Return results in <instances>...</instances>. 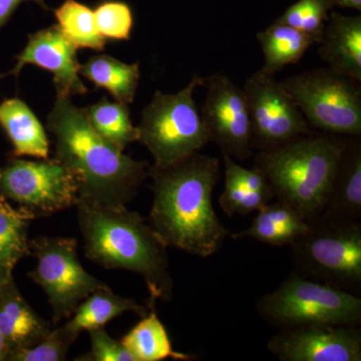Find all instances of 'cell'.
I'll return each mask as SVG.
<instances>
[{"mask_svg": "<svg viewBox=\"0 0 361 361\" xmlns=\"http://www.w3.org/2000/svg\"><path fill=\"white\" fill-rule=\"evenodd\" d=\"M148 175L154 193L149 225L166 246L201 258L217 253L230 235L212 202L220 161L198 152L169 167L149 166Z\"/></svg>", "mask_w": 361, "mask_h": 361, "instance_id": "1", "label": "cell"}, {"mask_svg": "<svg viewBox=\"0 0 361 361\" xmlns=\"http://www.w3.org/2000/svg\"><path fill=\"white\" fill-rule=\"evenodd\" d=\"M47 127L54 135V158L77 180L78 201L126 206L149 177L148 164L125 155L97 134L85 109L75 106L71 97L56 96Z\"/></svg>", "mask_w": 361, "mask_h": 361, "instance_id": "2", "label": "cell"}, {"mask_svg": "<svg viewBox=\"0 0 361 361\" xmlns=\"http://www.w3.org/2000/svg\"><path fill=\"white\" fill-rule=\"evenodd\" d=\"M75 206L87 258L106 269L128 270L144 278L149 306L172 299L168 247L139 213L126 206L80 200Z\"/></svg>", "mask_w": 361, "mask_h": 361, "instance_id": "3", "label": "cell"}, {"mask_svg": "<svg viewBox=\"0 0 361 361\" xmlns=\"http://www.w3.org/2000/svg\"><path fill=\"white\" fill-rule=\"evenodd\" d=\"M348 140L310 132L274 149L258 152L254 168L262 172L274 197L307 221L322 215Z\"/></svg>", "mask_w": 361, "mask_h": 361, "instance_id": "4", "label": "cell"}, {"mask_svg": "<svg viewBox=\"0 0 361 361\" xmlns=\"http://www.w3.org/2000/svg\"><path fill=\"white\" fill-rule=\"evenodd\" d=\"M205 78L194 75L189 84L175 92L156 90L151 103L142 111L137 126L139 139L158 168L169 167L198 153L211 141L194 92L204 85Z\"/></svg>", "mask_w": 361, "mask_h": 361, "instance_id": "5", "label": "cell"}, {"mask_svg": "<svg viewBox=\"0 0 361 361\" xmlns=\"http://www.w3.org/2000/svg\"><path fill=\"white\" fill-rule=\"evenodd\" d=\"M259 314L278 329L305 325L361 323V298L338 287L292 272L256 303Z\"/></svg>", "mask_w": 361, "mask_h": 361, "instance_id": "6", "label": "cell"}, {"mask_svg": "<svg viewBox=\"0 0 361 361\" xmlns=\"http://www.w3.org/2000/svg\"><path fill=\"white\" fill-rule=\"evenodd\" d=\"M291 244L294 272L357 294L361 288V223L319 217Z\"/></svg>", "mask_w": 361, "mask_h": 361, "instance_id": "7", "label": "cell"}, {"mask_svg": "<svg viewBox=\"0 0 361 361\" xmlns=\"http://www.w3.org/2000/svg\"><path fill=\"white\" fill-rule=\"evenodd\" d=\"M280 84L310 128L342 137H360V82L322 68L286 78Z\"/></svg>", "mask_w": 361, "mask_h": 361, "instance_id": "8", "label": "cell"}, {"mask_svg": "<svg viewBox=\"0 0 361 361\" xmlns=\"http://www.w3.org/2000/svg\"><path fill=\"white\" fill-rule=\"evenodd\" d=\"M37 264L28 276L42 287L51 305L52 325L68 319L92 292L108 286L85 270L78 242L68 237H37L30 242Z\"/></svg>", "mask_w": 361, "mask_h": 361, "instance_id": "9", "label": "cell"}, {"mask_svg": "<svg viewBox=\"0 0 361 361\" xmlns=\"http://www.w3.org/2000/svg\"><path fill=\"white\" fill-rule=\"evenodd\" d=\"M0 193L37 219L75 206L78 187L58 159L16 158L0 168Z\"/></svg>", "mask_w": 361, "mask_h": 361, "instance_id": "10", "label": "cell"}, {"mask_svg": "<svg viewBox=\"0 0 361 361\" xmlns=\"http://www.w3.org/2000/svg\"><path fill=\"white\" fill-rule=\"evenodd\" d=\"M243 90L250 114L252 148L271 151L312 132L295 102L274 75L260 68L247 78Z\"/></svg>", "mask_w": 361, "mask_h": 361, "instance_id": "11", "label": "cell"}, {"mask_svg": "<svg viewBox=\"0 0 361 361\" xmlns=\"http://www.w3.org/2000/svg\"><path fill=\"white\" fill-rule=\"evenodd\" d=\"M207 89L201 115L208 128L211 141L222 154L238 160L252 156L250 114L243 89L225 73L205 78Z\"/></svg>", "mask_w": 361, "mask_h": 361, "instance_id": "12", "label": "cell"}, {"mask_svg": "<svg viewBox=\"0 0 361 361\" xmlns=\"http://www.w3.org/2000/svg\"><path fill=\"white\" fill-rule=\"evenodd\" d=\"M267 349L281 361H360L361 331L353 325L279 329Z\"/></svg>", "mask_w": 361, "mask_h": 361, "instance_id": "13", "label": "cell"}, {"mask_svg": "<svg viewBox=\"0 0 361 361\" xmlns=\"http://www.w3.org/2000/svg\"><path fill=\"white\" fill-rule=\"evenodd\" d=\"M78 49L59 30L58 25L49 26L28 35L27 44L16 56V65L6 75H20L23 66L35 65L51 71L58 96H75L87 92L80 78V65Z\"/></svg>", "mask_w": 361, "mask_h": 361, "instance_id": "14", "label": "cell"}, {"mask_svg": "<svg viewBox=\"0 0 361 361\" xmlns=\"http://www.w3.org/2000/svg\"><path fill=\"white\" fill-rule=\"evenodd\" d=\"M51 329V323L30 307L11 278L0 290V334L11 353L32 348L44 341Z\"/></svg>", "mask_w": 361, "mask_h": 361, "instance_id": "15", "label": "cell"}, {"mask_svg": "<svg viewBox=\"0 0 361 361\" xmlns=\"http://www.w3.org/2000/svg\"><path fill=\"white\" fill-rule=\"evenodd\" d=\"M318 54L327 68L361 82L360 16L332 13Z\"/></svg>", "mask_w": 361, "mask_h": 361, "instance_id": "16", "label": "cell"}, {"mask_svg": "<svg viewBox=\"0 0 361 361\" xmlns=\"http://www.w3.org/2000/svg\"><path fill=\"white\" fill-rule=\"evenodd\" d=\"M348 140L320 217L360 221L361 216V142ZM319 218V217H318Z\"/></svg>", "mask_w": 361, "mask_h": 361, "instance_id": "17", "label": "cell"}, {"mask_svg": "<svg viewBox=\"0 0 361 361\" xmlns=\"http://www.w3.org/2000/svg\"><path fill=\"white\" fill-rule=\"evenodd\" d=\"M310 228V223L295 209L279 201L266 204L257 211L246 230L232 235L233 239L251 238L267 245H291Z\"/></svg>", "mask_w": 361, "mask_h": 361, "instance_id": "18", "label": "cell"}, {"mask_svg": "<svg viewBox=\"0 0 361 361\" xmlns=\"http://www.w3.org/2000/svg\"><path fill=\"white\" fill-rule=\"evenodd\" d=\"M0 126L13 144L14 156L49 158V142L44 126L18 97L4 99L0 104Z\"/></svg>", "mask_w": 361, "mask_h": 361, "instance_id": "19", "label": "cell"}, {"mask_svg": "<svg viewBox=\"0 0 361 361\" xmlns=\"http://www.w3.org/2000/svg\"><path fill=\"white\" fill-rule=\"evenodd\" d=\"M149 307L141 305L135 299L118 295L106 286L92 292L82 301L63 329L77 339L84 330L104 327L123 313L135 312L142 317L148 313Z\"/></svg>", "mask_w": 361, "mask_h": 361, "instance_id": "20", "label": "cell"}, {"mask_svg": "<svg viewBox=\"0 0 361 361\" xmlns=\"http://www.w3.org/2000/svg\"><path fill=\"white\" fill-rule=\"evenodd\" d=\"M80 73L92 82L96 89H104L125 104L134 103L141 71L140 63H126L110 56H90L80 65Z\"/></svg>", "mask_w": 361, "mask_h": 361, "instance_id": "21", "label": "cell"}, {"mask_svg": "<svg viewBox=\"0 0 361 361\" xmlns=\"http://www.w3.org/2000/svg\"><path fill=\"white\" fill-rule=\"evenodd\" d=\"M122 342L135 361L196 360L195 355L175 350L165 325L157 314L155 306L149 307L141 322L123 337Z\"/></svg>", "mask_w": 361, "mask_h": 361, "instance_id": "22", "label": "cell"}, {"mask_svg": "<svg viewBox=\"0 0 361 361\" xmlns=\"http://www.w3.org/2000/svg\"><path fill=\"white\" fill-rule=\"evenodd\" d=\"M256 37L264 54V66L261 70L274 75L287 66L298 63L305 52L317 44L310 35L278 20L258 32Z\"/></svg>", "mask_w": 361, "mask_h": 361, "instance_id": "23", "label": "cell"}, {"mask_svg": "<svg viewBox=\"0 0 361 361\" xmlns=\"http://www.w3.org/2000/svg\"><path fill=\"white\" fill-rule=\"evenodd\" d=\"M33 220L32 214L20 207L14 208L0 194V265L9 272L30 254L27 230Z\"/></svg>", "mask_w": 361, "mask_h": 361, "instance_id": "24", "label": "cell"}, {"mask_svg": "<svg viewBox=\"0 0 361 361\" xmlns=\"http://www.w3.org/2000/svg\"><path fill=\"white\" fill-rule=\"evenodd\" d=\"M94 130L116 148L125 149L137 141L139 133L130 120L129 106L120 102H111L108 97L85 109Z\"/></svg>", "mask_w": 361, "mask_h": 361, "instance_id": "25", "label": "cell"}, {"mask_svg": "<svg viewBox=\"0 0 361 361\" xmlns=\"http://www.w3.org/2000/svg\"><path fill=\"white\" fill-rule=\"evenodd\" d=\"M58 25L66 39L77 49L104 51L106 39L97 28L94 11L77 0H65L54 11Z\"/></svg>", "mask_w": 361, "mask_h": 361, "instance_id": "26", "label": "cell"}, {"mask_svg": "<svg viewBox=\"0 0 361 361\" xmlns=\"http://www.w3.org/2000/svg\"><path fill=\"white\" fill-rule=\"evenodd\" d=\"M330 7L329 0H299L277 20L310 35L320 44Z\"/></svg>", "mask_w": 361, "mask_h": 361, "instance_id": "27", "label": "cell"}, {"mask_svg": "<svg viewBox=\"0 0 361 361\" xmlns=\"http://www.w3.org/2000/svg\"><path fill=\"white\" fill-rule=\"evenodd\" d=\"M97 28L106 39L129 40L134 27V14L122 0H104L94 11Z\"/></svg>", "mask_w": 361, "mask_h": 361, "instance_id": "28", "label": "cell"}, {"mask_svg": "<svg viewBox=\"0 0 361 361\" xmlns=\"http://www.w3.org/2000/svg\"><path fill=\"white\" fill-rule=\"evenodd\" d=\"M75 341L63 326L52 329L44 341L30 348L11 351L7 360L14 361H63Z\"/></svg>", "mask_w": 361, "mask_h": 361, "instance_id": "29", "label": "cell"}, {"mask_svg": "<svg viewBox=\"0 0 361 361\" xmlns=\"http://www.w3.org/2000/svg\"><path fill=\"white\" fill-rule=\"evenodd\" d=\"M274 194L252 192L225 182L224 191L220 195L219 205L227 216L249 215L257 212L266 204L270 203Z\"/></svg>", "mask_w": 361, "mask_h": 361, "instance_id": "30", "label": "cell"}, {"mask_svg": "<svg viewBox=\"0 0 361 361\" xmlns=\"http://www.w3.org/2000/svg\"><path fill=\"white\" fill-rule=\"evenodd\" d=\"M90 339V351L80 356L82 361H135L122 341L111 338L104 327L87 330Z\"/></svg>", "mask_w": 361, "mask_h": 361, "instance_id": "31", "label": "cell"}, {"mask_svg": "<svg viewBox=\"0 0 361 361\" xmlns=\"http://www.w3.org/2000/svg\"><path fill=\"white\" fill-rule=\"evenodd\" d=\"M225 182L231 183L252 192L273 193L267 178L257 169H247L238 165L231 157L222 154Z\"/></svg>", "mask_w": 361, "mask_h": 361, "instance_id": "32", "label": "cell"}, {"mask_svg": "<svg viewBox=\"0 0 361 361\" xmlns=\"http://www.w3.org/2000/svg\"><path fill=\"white\" fill-rule=\"evenodd\" d=\"M32 1L42 7L44 11H49V7L44 0H0V30L11 20L14 11L18 9L23 2Z\"/></svg>", "mask_w": 361, "mask_h": 361, "instance_id": "33", "label": "cell"}, {"mask_svg": "<svg viewBox=\"0 0 361 361\" xmlns=\"http://www.w3.org/2000/svg\"><path fill=\"white\" fill-rule=\"evenodd\" d=\"M330 4H336V6L348 7V8L360 11L361 0H329Z\"/></svg>", "mask_w": 361, "mask_h": 361, "instance_id": "34", "label": "cell"}, {"mask_svg": "<svg viewBox=\"0 0 361 361\" xmlns=\"http://www.w3.org/2000/svg\"><path fill=\"white\" fill-rule=\"evenodd\" d=\"M9 353H11V349H9L8 345H7L4 337L0 334V360H7Z\"/></svg>", "mask_w": 361, "mask_h": 361, "instance_id": "35", "label": "cell"}, {"mask_svg": "<svg viewBox=\"0 0 361 361\" xmlns=\"http://www.w3.org/2000/svg\"><path fill=\"white\" fill-rule=\"evenodd\" d=\"M11 278V272L6 269L4 266L0 265V290H1L2 287L4 286V284H6Z\"/></svg>", "mask_w": 361, "mask_h": 361, "instance_id": "36", "label": "cell"}]
</instances>
